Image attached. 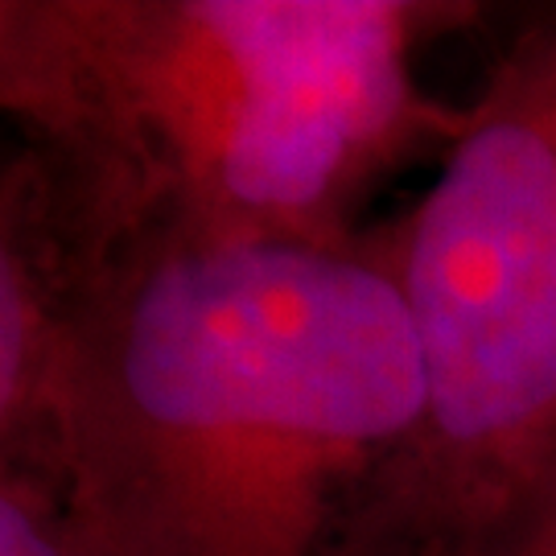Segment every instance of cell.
Here are the masks:
<instances>
[{"label":"cell","instance_id":"cell-1","mask_svg":"<svg viewBox=\"0 0 556 556\" xmlns=\"http://www.w3.org/2000/svg\"><path fill=\"white\" fill-rule=\"evenodd\" d=\"M425 420L392 260L128 236L66 314L38 470L108 556H367Z\"/></svg>","mask_w":556,"mask_h":556},{"label":"cell","instance_id":"cell-2","mask_svg":"<svg viewBox=\"0 0 556 556\" xmlns=\"http://www.w3.org/2000/svg\"><path fill=\"white\" fill-rule=\"evenodd\" d=\"M462 0H71L83 132L59 161L91 252L128 236L351 243L383 181L441 153L457 108L425 46Z\"/></svg>","mask_w":556,"mask_h":556},{"label":"cell","instance_id":"cell-3","mask_svg":"<svg viewBox=\"0 0 556 556\" xmlns=\"http://www.w3.org/2000/svg\"><path fill=\"white\" fill-rule=\"evenodd\" d=\"M404 219L376 227L425 420L367 556H475L556 457V9L457 108Z\"/></svg>","mask_w":556,"mask_h":556},{"label":"cell","instance_id":"cell-4","mask_svg":"<svg viewBox=\"0 0 556 556\" xmlns=\"http://www.w3.org/2000/svg\"><path fill=\"white\" fill-rule=\"evenodd\" d=\"M87 260V223L59 157L0 128V475H41L54 363Z\"/></svg>","mask_w":556,"mask_h":556},{"label":"cell","instance_id":"cell-5","mask_svg":"<svg viewBox=\"0 0 556 556\" xmlns=\"http://www.w3.org/2000/svg\"><path fill=\"white\" fill-rule=\"evenodd\" d=\"M0 128L66 161L83 132V62L71 0H0Z\"/></svg>","mask_w":556,"mask_h":556},{"label":"cell","instance_id":"cell-6","mask_svg":"<svg viewBox=\"0 0 556 556\" xmlns=\"http://www.w3.org/2000/svg\"><path fill=\"white\" fill-rule=\"evenodd\" d=\"M0 556H108L54 482L34 470L0 475Z\"/></svg>","mask_w":556,"mask_h":556},{"label":"cell","instance_id":"cell-7","mask_svg":"<svg viewBox=\"0 0 556 556\" xmlns=\"http://www.w3.org/2000/svg\"><path fill=\"white\" fill-rule=\"evenodd\" d=\"M475 556H556V457Z\"/></svg>","mask_w":556,"mask_h":556}]
</instances>
